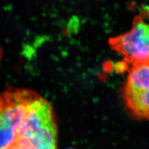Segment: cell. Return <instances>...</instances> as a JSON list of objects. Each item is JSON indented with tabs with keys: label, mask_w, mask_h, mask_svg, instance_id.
Masks as SVG:
<instances>
[{
	"label": "cell",
	"mask_w": 149,
	"mask_h": 149,
	"mask_svg": "<svg viewBox=\"0 0 149 149\" xmlns=\"http://www.w3.org/2000/svg\"><path fill=\"white\" fill-rule=\"evenodd\" d=\"M57 137L52 107L37 95L28 106L16 143L29 149H57Z\"/></svg>",
	"instance_id": "6da1fadb"
},
{
	"label": "cell",
	"mask_w": 149,
	"mask_h": 149,
	"mask_svg": "<svg viewBox=\"0 0 149 149\" xmlns=\"http://www.w3.org/2000/svg\"><path fill=\"white\" fill-rule=\"evenodd\" d=\"M37 96L25 90H10L0 95V149H11L30 102Z\"/></svg>",
	"instance_id": "7a4b0ae2"
},
{
	"label": "cell",
	"mask_w": 149,
	"mask_h": 149,
	"mask_svg": "<svg viewBox=\"0 0 149 149\" xmlns=\"http://www.w3.org/2000/svg\"><path fill=\"white\" fill-rule=\"evenodd\" d=\"M123 96L130 114L136 119L149 121V63L130 68Z\"/></svg>",
	"instance_id": "3957f363"
},
{
	"label": "cell",
	"mask_w": 149,
	"mask_h": 149,
	"mask_svg": "<svg viewBox=\"0 0 149 149\" xmlns=\"http://www.w3.org/2000/svg\"><path fill=\"white\" fill-rule=\"evenodd\" d=\"M110 44L131 67L149 63V23L137 20L128 32L111 40Z\"/></svg>",
	"instance_id": "277c9868"
},
{
	"label": "cell",
	"mask_w": 149,
	"mask_h": 149,
	"mask_svg": "<svg viewBox=\"0 0 149 149\" xmlns=\"http://www.w3.org/2000/svg\"><path fill=\"white\" fill-rule=\"evenodd\" d=\"M1 50H0V58H1Z\"/></svg>",
	"instance_id": "5b68a950"
}]
</instances>
